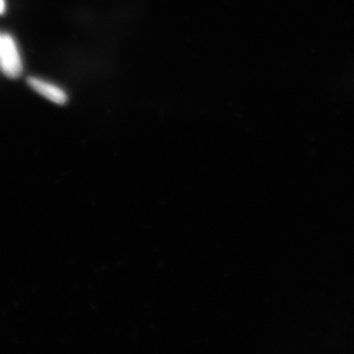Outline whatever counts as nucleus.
<instances>
[{
	"label": "nucleus",
	"instance_id": "obj_4",
	"mask_svg": "<svg viewBox=\"0 0 354 354\" xmlns=\"http://www.w3.org/2000/svg\"><path fill=\"white\" fill-rule=\"evenodd\" d=\"M0 46H1V37H0Z\"/></svg>",
	"mask_w": 354,
	"mask_h": 354
},
{
	"label": "nucleus",
	"instance_id": "obj_2",
	"mask_svg": "<svg viewBox=\"0 0 354 354\" xmlns=\"http://www.w3.org/2000/svg\"><path fill=\"white\" fill-rule=\"evenodd\" d=\"M28 82L34 91L57 104H64L68 100L65 92L54 84L35 77H29Z\"/></svg>",
	"mask_w": 354,
	"mask_h": 354
},
{
	"label": "nucleus",
	"instance_id": "obj_1",
	"mask_svg": "<svg viewBox=\"0 0 354 354\" xmlns=\"http://www.w3.org/2000/svg\"><path fill=\"white\" fill-rule=\"evenodd\" d=\"M0 66L8 77L15 79L22 73V63L17 44L10 35L1 37L0 46Z\"/></svg>",
	"mask_w": 354,
	"mask_h": 354
},
{
	"label": "nucleus",
	"instance_id": "obj_3",
	"mask_svg": "<svg viewBox=\"0 0 354 354\" xmlns=\"http://www.w3.org/2000/svg\"><path fill=\"white\" fill-rule=\"evenodd\" d=\"M6 10V2L4 0H0V13H3Z\"/></svg>",
	"mask_w": 354,
	"mask_h": 354
}]
</instances>
